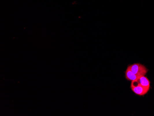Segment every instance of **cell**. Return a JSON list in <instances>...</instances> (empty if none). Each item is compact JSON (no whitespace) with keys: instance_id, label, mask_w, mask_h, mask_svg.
<instances>
[{"instance_id":"obj_1","label":"cell","mask_w":154,"mask_h":116,"mask_svg":"<svg viewBox=\"0 0 154 116\" xmlns=\"http://www.w3.org/2000/svg\"><path fill=\"white\" fill-rule=\"evenodd\" d=\"M130 88L135 94L139 96L144 95L150 89L149 88H146L140 84L136 80L131 81Z\"/></svg>"},{"instance_id":"obj_2","label":"cell","mask_w":154,"mask_h":116,"mask_svg":"<svg viewBox=\"0 0 154 116\" xmlns=\"http://www.w3.org/2000/svg\"><path fill=\"white\" fill-rule=\"evenodd\" d=\"M129 66L131 71L138 76H145L148 72V70L145 66L139 63H135Z\"/></svg>"},{"instance_id":"obj_3","label":"cell","mask_w":154,"mask_h":116,"mask_svg":"<svg viewBox=\"0 0 154 116\" xmlns=\"http://www.w3.org/2000/svg\"><path fill=\"white\" fill-rule=\"evenodd\" d=\"M125 78L127 81H131L137 80V79L140 77V76L135 75L131 71L129 66H128L127 68V70L125 72Z\"/></svg>"},{"instance_id":"obj_4","label":"cell","mask_w":154,"mask_h":116,"mask_svg":"<svg viewBox=\"0 0 154 116\" xmlns=\"http://www.w3.org/2000/svg\"><path fill=\"white\" fill-rule=\"evenodd\" d=\"M136 80L140 84L143 86L144 87L149 88H151V81L146 76H140Z\"/></svg>"}]
</instances>
